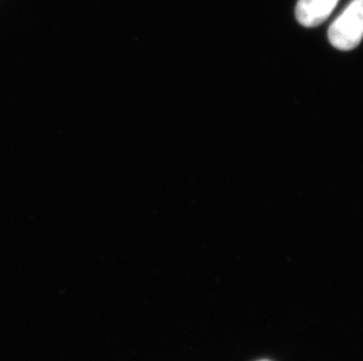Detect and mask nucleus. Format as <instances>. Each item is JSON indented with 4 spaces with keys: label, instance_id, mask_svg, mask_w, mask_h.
Instances as JSON below:
<instances>
[{
    "label": "nucleus",
    "instance_id": "nucleus-1",
    "mask_svg": "<svg viewBox=\"0 0 363 361\" xmlns=\"http://www.w3.org/2000/svg\"><path fill=\"white\" fill-rule=\"evenodd\" d=\"M329 41L341 51H350L360 45L363 38V0H353L343 13L333 23Z\"/></svg>",
    "mask_w": 363,
    "mask_h": 361
},
{
    "label": "nucleus",
    "instance_id": "nucleus-3",
    "mask_svg": "<svg viewBox=\"0 0 363 361\" xmlns=\"http://www.w3.org/2000/svg\"><path fill=\"white\" fill-rule=\"evenodd\" d=\"M259 361H271V360H266V359H264V360H259Z\"/></svg>",
    "mask_w": 363,
    "mask_h": 361
},
{
    "label": "nucleus",
    "instance_id": "nucleus-2",
    "mask_svg": "<svg viewBox=\"0 0 363 361\" xmlns=\"http://www.w3.org/2000/svg\"><path fill=\"white\" fill-rule=\"evenodd\" d=\"M339 0H298L296 19L305 28H315L323 24L335 8Z\"/></svg>",
    "mask_w": 363,
    "mask_h": 361
}]
</instances>
